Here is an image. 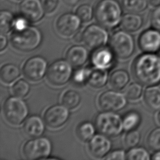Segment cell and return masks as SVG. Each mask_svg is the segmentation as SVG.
Instances as JSON below:
<instances>
[{
    "label": "cell",
    "instance_id": "cell-1",
    "mask_svg": "<svg viewBox=\"0 0 160 160\" xmlns=\"http://www.w3.org/2000/svg\"><path fill=\"white\" fill-rule=\"evenodd\" d=\"M132 72L143 85H158L160 83V56L148 52L139 55L132 63Z\"/></svg>",
    "mask_w": 160,
    "mask_h": 160
},
{
    "label": "cell",
    "instance_id": "cell-2",
    "mask_svg": "<svg viewBox=\"0 0 160 160\" xmlns=\"http://www.w3.org/2000/svg\"><path fill=\"white\" fill-rule=\"evenodd\" d=\"M122 6L118 0H99L94 7V18L106 29H114L121 24Z\"/></svg>",
    "mask_w": 160,
    "mask_h": 160
},
{
    "label": "cell",
    "instance_id": "cell-3",
    "mask_svg": "<svg viewBox=\"0 0 160 160\" xmlns=\"http://www.w3.org/2000/svg\"><path fill=\"white\" fill-rule=\"evenodd\" d=\"M42 38L41 31L35 26H29L22 31H14L11 36V42L16 49L29 52L39 46Z\"/></svg>",
    "mask_w": 160,
    "mask_h": 160
},
{
    "label": "cell",
    "instance_id": "cell-4",
    "mask_svg": "<svg viewBox=\"0 0 160 160\" xmlns=\"http://www.w3.org/2000/svg\"><path fill=\"white\" fill-rule=\"evenodd\" d=\"M95 126L101 134L108 137L117 136L124 129L122 118L113 111L99 113L95 118Z\"/></svg>",
    "mask_w": 160,
    "mask_h": 160
},
{
    "label": "cell",
    "instance_id": "cell-5",
    "mask_svg": "<svg viewBox=\"0 0 160 160\" xmlns=\"http://www.w3.org/2000/svg\"><path fill=\"white\" fill-rule=\"evenodd\" d=\"M110 48L113 53L120 59H127L135 49L134 40L128 31L119 30L115 31L110 38Z\"/></svg>",
    "mask_w": 160,
    "mask_h": 160
},
{
    "label": "cell",
    "instance_id": "cell-6",
    "mask_svg": "<svg viewBox=\"0 0 160 160\" xmlns=\"http://www.w3.org/2000/svg\"><path fill=\"white\" fill-rule=\"evenodd\" d=\"M4 114L6 120L13 125H19L26 119L29 109L26 102L18 96H11L4 103Z\"/></svg>",
    "mask_w": 160,
    "mask_h": 160
},
{
    "label": "cell",
    "instance_id": "cell-7",
    "mask_svg": "<svg viewBox=\"0 0 160 160\" xmlns=\"http://www.w3.org/2000/svg\"><path fill=\"white\" fill-rule=\"evenodd\" d=\"M51 149L52 144L48 138L38 137L28 141L24 144L22 152L26 159L35 160L48 158L51 152Z\"/></svg>",
    "mask_w": 160,
    "mask_h": 160
},
{
    "label": "cell",
    "instance_id": "cell-8",
    "mask_svg": "<svg viewBox=\"0 0 160 160\" xmlns=\"http://www.w3.org/2000/svg\"><path fill=\"white\" fill-rule=\"evenodd\" d=\"M72 64L66 59H58L48 69L46 76L48 81L55 86H62L68 82L72 76Z\"/></svg>",
    "mask_w": 160,
    "mask_h": 160
},
{
    "label": "cell",
    "instance_id": "cell-9",
    "mask_svg": "<svg viewBox=\"0 0 160 160\" xmlns=\"http://www.w3.org/2000/svg\"><path fill=\"white\" fill-rule=\"evenodd\" d=\"M83 42L91 49H98L106 44L109 34L106 28L99 24H91L88 26L81 33Z\"/></svg>",
    "mask_w": 160,
    "mask_h": 160
},
{
    "label": "cell",
    "instance_id": "cell-10",
    "mask_svg": "<svg viewBox=\"0 0 160 160\" xmlns=\"http://www.w3.org/2000/svg\"><path fill=\"white\" fill-rule=\"evenodd\" d=\"M82 21L75 13L66 12L58 17L56 21V29L63 36L71 37L77 34Z\"/></svg>",
    "mask_w": 160,
    "mask_h": 160
},
{
    "label": "cell",
    "instance_id": "cell-11",
    "mask_svg": "<svg viewBox=\"0 0 160 160\" xmlns=\"http://www.w3.org/2000/svg\"><path fill=\"white\" fill-rule=\"evenodd\" d=\"M48 62L46 60L39 56H36L28 59L24 63L22 71L25 77L32 81L41 80L47 73Z\"/></svg>",
    "mask_w": 160,
    "mask_h": 160
},
{
    "label": "cell",
    "instance_id": "cell-12",
    "mask_svg": "<svg viewBox=\"0 0 160 160\" xmlns=\"http://www.w3.org/2000/svg\"><path fill=\"white\" fill-rule=\"evenodd\" d=\"M126 96L116 91L109 90L102 92L99 97V107L106 111H118L124 108L127 103Z\"/></svg>",
    "mask_w": 160,
    "mask_h": 160
},
{
    "label": "cell",
    "instance_id": "cell-13",
    "mask_svg": "<svg viewBox=\"0 0 160 160\" xmlns=\"http://www.w3.org/2000/svg\"><path fill=\"white\" fill-rule=\"evenodd\" d=\"M19 10L20 14L30 22H37L41 20L46 13L41 0H21Z\"/></svg>",
    "mask_w": 160,
    "mask_h": 160
},
{
    "label": "cell",
    "instance_id": "cell-14",
    "mask_svg": "<svg viewBox=\"0 0 160 160\" xmlns=\"http://www.w3.org/2000/svg\"><path fill=\"white\" fill-rule=\"evenodd\" d=\"M70 115L69 109L64 104H56L48 108L44 113V121L52 128H59L64 124Z\"/></svg>",
    "mask_w": 160,
    "mask_h": 160
},
{
    "label": "cell",
    "instance_id": "cell-15",
    "mask_svg": "<svg viewBox=\"0 0 160 160\" xmlns=\"http://www.w3.org/2000/svg\"><path fill=\"white\" fill-rule=\"evenodd\" d=\"M138 44L144 52L158 51L160 49V31L153 28L144 31L139 37Z\"/></svg>",
    "mask_w": 160,
    "mask_h": 160
},
{
    "label": "cell",
    "instance_id": "cell-16",
    "mask_svg": "<svg viewBox=\"0 0 160 160\" xmlns=\"http://www.w3.org/2000/svg\"><path fill=\"white\" fill-rule=\"evenodd\" d=\"M108 137L102 134H96L89 141V150L92 156L101 158L109 152L111 142Z\"/></svg>",
    "mask_w": 160,
    "mask_h": 160
},
{
    "label": "cell",
    "instance_id": "cell-17",
    "mask_svg": "<svg viewBox=\"0 0 160 160\" xmlns=\"http://www.w3.org/2000/svg\"><path fill=\"white\" fill-rule=\"evenodd\" d=\"M114 53L107 48H100L92 54L91 61L95 68L108 69L114 63Z\"/></svg>",
    "mask_w": 160,
    "mask_h": 160
},
{
    "label": "cell",
    "instance_id": "cell-18",
    "mask_svg": "<svg viewBox=\"0 0 160 160\" xmlns=\"http://www.w3.org/2000/svg\"><path fill=\"white\" fill-rule=\"evenodd\" d=\"M66 59L76 67H80L85 64L89 58L88 49L83 46H71L66 52Z\"/></svg>",
    "mask_w": 160,
    "mask_h": 160
},
{
    "label": "cell",
    "instance_id": "cell-19",
    "mask_svg": "<svg viewBox=\"0 0 160 160\" xmlns=\"http://www.w3.org/2000/svg\"><path fill=\"white\" fill-rule=\"evenodd\" d=\"M24 130L31 138L40 137L45 131L44 121L39 116H31L26 119L24 124Z\"/></svg>",
    "mask_w": 160,
    "mask_h": 160
},
{
    "label": "cell",
    "instance_id": "cell-20",
    "mask_svg": "<svg viewBox=\"0 0 160 160\" xmlns=\"http://www.w3.org/2000/svg\"><path fill=\"white\" fill-rule=\"evenodd\" d=\"M142 24V17L139 13L129 12L122 16L120 24L122 29L128 32H135L139 30Z\"/></svg>",
    "mask_w": 160,
    "mask_h": 160
},
{
    "label": "cell",
    "instance_id": "cell-21",
    "mask_svg": "<svg viewBox=\"0 0 160 160\" xmlns=\"http://www.w3.org/2000/svg\"><path fill=\"white\" fill-rule=\"evenodd\" d=\"M144 99L149 109L153 111H160V86L154 85L146 88Z\"/></svg>",
    "mask_w": 160,
    "mask_h": 160
},
{
    "label": "cell",
    "instance_id": "cell-22",
    "mask_svg": "<svg viewBox=\"0 0 160 160\" xmlns=\"http://www.w3.org/2000/svg\"><path fill=\"white\" fill-rule=\"evenodd\" d=\"M108 80L107 69L95 68L91 69L88 82L93 88H100L104 86Z\"/></svg>",
    "mask_w": 160,
    "mask_h": 160
},
{
    "label": "cell",
    "instance_id": "cell-23",
    "mask_svg": "<svg viewBox=\"0 0 160 160\" xmlns=\"http://www.w3.org/2000/svg\"><path fill=\"white\" fill-rule=\"evenodd\" d=\"M129 75L124 69H118L111 73L109 77V84L115 90H121L125 88L129 81Z\"/></svg>",
    "mask_w": 160,
    "mask_h": 160
},
{
    "label": "cell",
    "instance_id": "cell-24",
    "mask_svg": "<svg viewBox=\"0 0 160 160\" xmlns=\"http://www.w3.org/2000/svg\"><path fill=\"white\" fill-rule=\"evenodd\" d=\"M21 71L19 67L14 64H6L2 66L0 76L2 81L6 83H11L19 78Z\"/></svg>",
    "mask_w": 160,
    "mask_h": 160
},
{
    "label": "cell",
    "instance_id": "cell-25",
    "mask_svg": "<svg viewBox=\"0 0 160 160\" xmlns=\"http://www.w3.org/2000/svg\"><path fill=\"white\" fill-rule=\"evenodd\" d=\"M95 128L96 126L92 123L88 121L83 122L76 128L77 136L83 142L89 141L95 135Z\"/></svg>",
    "mask_w": 160,
    "mask_h": 160
},
{
    "label": "cell",
    "instance_id": "cell-26",
    "mask_svg": "<svg viewBox=\"0 0 160 160\" xmlns=\"http://www.w3.org/2000/svg\"><path fill=\"white\" fill-rule=\"evenodd\" d=\"M122 8L129 12L140 13L149 5L148 0H121Z\"/></svg>",
    "mask_w": 160,
    "mask_h": 160
},
{
    "label": "cell",
    "instance_id": "cell-27",
    "mask_svg": "<svg viewBox=\"0 0 160 160\" xmlns=\"http://www.w3.org/2000/svg\"><path fill=\"white\" fill-rule=\"evenodd\" d=\"M13 14L6 9H2L0 12V31L1 34H6L12 29L14 19Z\"/></svg>",
    "mask_w": 160,
    "mask_h": 160
},
{
    "label": "cell",
    "instance_id": "cell-28",
    "mask_svg": "<svg viewBox=\"0 0 160 160\" xmlns=\"http://www.w3.org/2000/svg\"><path fill=\"white\" fill-rule=\"evenodd\" d=\"M141 122L140 114L134 111L127 112L122 118L124 129L126 131H131L135 129Z\"/></svg>",
    "mask_w": 160,
    "mask_h": 160
},
{
    "label": "cell",
    "instance_id": "cell-29",
    "mask_svg": "<svg viewBox=\"0 0 160 160\" xmlns=\"http://www.w3.org/2000/svg\"><path fill=\"white\" fill-rule=\"evenodd\" d=\"M81 102V96L74 90H68L62 97V103L69 109L76 108Z\"/></svg>",
    "mask_w": 160,
    "mask_h": 160
},
{
    "label": "cell",
    "instance_id": "cell-30",
    "mask_svg": "<svg viewBox=\"0 0 160 160\" xmlns=\"http://www.w3.org/2000/svg\"><path fill=\"white\" fill-rule=\"evenodd\" d=\"M148 151L142 147H133L126 153V159L128 160H149L151 159Z\"/></svg>",
    "mask_w": 160,
    "mask_h": 160
},
{
    "label": "cell",
    "instance_id": "cell-31",
    "mask_svg": "<svg viewBox=\"0 0 160 160\" xmlns=\"http://www.w3.org/2000/svg\"><path fill=\"white\" fill-rule=\"evenodd\" d=\"M91 70V68L88 67L78 68L72 74V81L73 83L76 85L82 86L88 82Z\"/></svg>",
    "mask_w": 160,
    "mask_h": 160
},
{
    "label": "cell",
    "instance_id": "cell-32",
    "mask_svg": "<svg viewBox=\"0 0 160 160\" xmlns=\"http://www.w3.org/2000/svg\"><path fill=\"white\" fill-rule=\"evenodd\" d=\"M76 14L79 16L82 22L90 21L94 15V9L89 4H82L76 9Z\"/></svg>",
    "mask_w": 160,
    "mask_h": 160
},
{
    "label": "cell",
    "instance_id": "cell-33",
    "mask_svg": "<svg viewBox=\"0 0 160 160\" xmlns=\"http://www.w3.org/2000/svg\"><path fill=\"white\" fill-rule=\"evenodd\" d=\"M30 85L24 79H19L17 81L12 87V94L20 98L25 97L29 92Z\"/></svg>",
    "mask_w": 160,
    "mask_h": 160
},
{
    "label": "cell",
    "instance_id": "cell-34",
    "mask_svg": "<svg viewBox=\"0 0 160 160\" xmlns=\"http://www.w3.org/2000/svg\"><path fill=\"white\" fill-rule=\"evenodd\" d=\"M142 92V87L140 82H132L129 84L125 89L124 94L126 98L131 100L139 99Z\"/></svg>",
    "mask_w": 160,
    "mask_h": 160
},
{
    "label": "cell",
    "instance_id": "cell-35",
    "mask_svg": "<svg viewBox=\"0 0 160 160\" xmlns=\"http://www.w3.org/2000/svg\"><path fill=\"white\" fill-rule=\"evenodd\" d=\"M147 143L149 148L153 151L160 150V128L154 129L148 135Z\"/></svg>",
    "mask_w": 160,
    "mask_h": 160
},
{
    "label": "cell",
    "instance_id": "cell-36",
    "mask_svg": "<svg viewBox=\"0 0 160 160\" xmlns=\"http://www.w3.org/2000/svg\"><path fill=\"white\" fill-rule=\"evenodd\" d=\"M140 139V132L136 129H133L131 131H129L126 134L124 138V142L127 147L131 148L136 146L139 144Z\"/></svg>",
    "mask_w": 160,
    "mask_h": 160
},
{
    "label": "cell",
    "instance_id": "cell-37",
    "mask_svg": "<svg viewBox=\"0 0 160 160\" xmlns=\"http://www.w3.org/2000/svg\"><path fill=\"white\" fill-rule=\"evenodd\" d=\"M29 22H30L25 17L19 14L14 17L13 21L12 29L14 31H22L26 29L29 26Z\"/></svg>",
    "mask_w": 160,
    "mask_h": 160
},
{
    "label": "cell",
    "instance_id": "cell-38",
    "mask_svg": "<svg viewBox=\"0 0 160 160\" xmlns=\"http://www.w3.org/2000/svg\"><path fill=\"white\" fill-rule=\"evenodd\" d=\"M150 22L152 27L160 31V6L154 8L150 16Z\"/></svg>",
    "mask_w": 160,
    "mask_h": 160
},
{
    "label": "cell",
    "instance_id": "cell-39",
    "mask_svg": "<svg viewBox=\"0 0 160 160\" xmlns=\"http://www.w3.org/2000/svg\"><path fill=\"white\" fill-rule=\"evenodd\" d=\"M43 6L46 13L51 14L54 12L59 5V0H43Z\"/></svg>",
    "mask_w": 160,
    "mask_h": 160
},
{
    "label": "cell",
    "instance_id": "cell-40",
    "mask_svg": "<svg viewBox=\"0 0 160 160\" xmlns=\"http://www.w3.org/2000/svg\"><path fill=\"white\" fill-rule=\"evenodd\" d=\"M105 159L109 160H123L126 159V153H125V152L123 150L117 149L111 152H109L105 157Z\"/></svg>",
    "mask_w": 160,
    "mask_h": 160
},
{
    "label": "cell",
    "instance_id": "cell-41",
    "mask_svg": "<svg viewBox=\"0 0 160 160\" xmlns=\"http://www.w3.org/2000/svg\"><path fill=\"white\" fill-rule=\"evenodd\" d=\"M8 44V39L6 36L3 34H1L0 36V50L2 51Z\"/></svg>",
    "mask_w": 160,
    "mask_h": 160
},
{
    "label": "cell",
    "instance_id": "cell-42",
    "mask_svg": "<svg viewBox=\"0 0 160 160\" xmlns=\"http://www.w3.org/2000/svg\"><path fill=\"white\" fill-rule=\"evenodd\" d=\"M148 3L151 6L156 8L160 6V0H148Z\"/></svg>",
    "mask_w": 160,
    "mask_h": 160
},
{
    "label": "cell",
    "instance_id": "cell-43",
    "mask_svg": "<svg viewBox=\"0 0 160 160\" xmlns=\"http://www.w3.org/2000/svg\"><path fill=\"white\" fill-rule=\"evenodd\" d=\"M152 160H160V150L156 151L151 158Z\"/></svg>",
    "mask_w": 160,
    "mask_h": 160
},
{
    "label": "cell",
    "instance_id": "cell-44",
    "mask_svg": "<svg viewBox=\"0 0 160 160\" xmlns=\"http://www.w3.org/2000/svg\"><path fill=\"white\" fill-rule=\"evenodd\" d=\"M65 2L71 6H74L78 3L81 0H64Z\"/></svg>",
    "mask_w": 160,
    "mask_h": 160
},
{
    "label": "cell",
    "instance_id": "cell-45",
    "mask_svg": "<svg viewBox=\"0 0 160 160\" xmlns=\"http://www.w3.org/2000/svg\"><path fill=\"white\" fill-rule=\"evenodd\" d=\"M158 120L159 122L160 123V112L159 113V114H158Z\"/></svg>",
    "mask_w": 160,
    "mask_h": 160
},
{
    "label": "cell",
    "instance_id": "cell-46",
    "mask_svg": "<svg viewBox=\"0 0 160 160\" xmlns=\"http://www.w3.org/2000/svg\"><path fill=\"white\" fill-rule=\"evenodd\" d=\"M159 56H160V49L159 50Z\"/></svg>",
    "mask_w": 160,
    "mask_h": 160
}]
</instances>
